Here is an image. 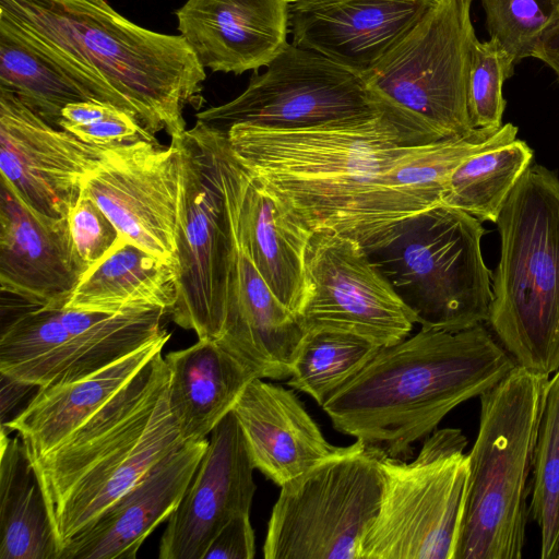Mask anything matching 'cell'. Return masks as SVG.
I'll return each instance as SVG.
<instances>
[{
    "mask_svg": "<svg viewBox=\"0 0 559 559\" xmlns=\"http://www.w3.org/2000/svg\"><path fill=\"white\" fill-rule=\"evenodd\" d=\"M85 272L67 217L32 209L1 176V292L35 305L64 306Z\"/></svg>",
    "mask_w": 559,
    "mask_h": 559,
    "instance_id": "obj_19",
    "label": "cell"
},
{
    "mask_svg": "<svg viewBox=\"0 0 559 559\" xmlns=\"http://www.w3.org/2000/svg\"><path fill=\"white\" fill-rule=\"evenodd\" d=\"M308 284L299 319L307 331L336 330L380 347L406 338L415 319L355 240L313 231L305 257Z\"/></svg>",
    "mask_w": 559,
    "mask_h": 559,
    "instance_id": "obj_14",
    "label": "cell"
},
{
    "mask_svg": "<svg viewBox=\"0 0 559 559\" xmlns=\"http://www.w3.org/2000/svg\"><path fill=\"white\" fill-rule=\"evenodd\" d=\"M67 221L75 252L87 271L116 246L120 235L105 212L81 193Z\"/></svg>",
    "mask_w": 559,
    "mask_h": 559,
    "instance_id": "obj_36",
    "label": "cell"
},
{
    "mask_svg": "<svg viewBox=\"0 0 559 559\" xmlns=\"http://www.w3.org/2000/svg\"><path fill=\"white\" fill-rule=\"evenodd\" d=\"M437 0H289L293 45L360 74L373 68Z\"/></svg>",
    "mask_w": 559,
    "mask_h": 559,
    "instance_id": "obj_18",
    "label": "cell"
},
{
    "mask_svg": "<svg viewBox=\"0 0 559 559\" xmlns=\"http://www.w3.org/2000/svg\"><path fill=\"white\" fill-rule=\"evenodd\" d=\"M490 38L519 62L559 15V0H480Z\"/></svg>",
    "mask_w": 559,
    "mask_h": 559,
    "instance_id": "obj_34",
    "label": "cell"
},
{
    "mask_svg": "<svg viewBox=\"0 0 559 559\" xmlns=\"http://www.w3.org/2000/svg\"><path fill=\"white\" fill-rule=\"evenodd\" d=\"M243 432L229 412L209 445L160 538V559H204L211 543L233 518L250 513L257 485Z\"/></svg>",
    "mask_w": 559,
    "mask_h": 559,
    "instance_id": "obj_17",
    "label": "cell"
},
{
    "mask_svg": "<svg viewBox=\"0 0 559 559\" xmlns=\"http://www.w3.org/2000/svg\"><path fill=\"white\" fill-rule=\"evenodd\" d=\"M105 147L49 124L15 94L0 88V171L37 212L67 217Z\"/></svg>",
    "mask_w": 559,
    "mask_h": 559,
    "instance_id": "obj_16",
    "label": "cell"
},
{
    "mask_svg": "<svg viewBox=\"0 0 559 559\" xmlns=\"http://www.w3.org/2000/svg\"><path fill=\"white\" fill-rule=\"evenodd\" d=\"M59 128L99 147L128 144L143 139L157 142L134 114L100 102L67 105L61 111Z\"/></svg>",
    "mask_w": 559,
    "mask_h": 559,
    "instance_id": "obj_35",
    "label": "cell"
},
{
    "mask_svg": "<svg viewBox=\"0 0 559 559\" xmlns=\"http://www.w3.org/2000/svg\"><path fill=\"white\" fill-rule=\"evenodd\" d=\"M382 451L356 440L281 487L265 559H360L383 492Z\"/></svg>",
    "mask_w": 559,
    "mask_h": 559,
    "instance_id": "obj_10",
    "label": "cell"
},
{
    "mask_svg": "<svg viewBox=\"0 0 559 559\" xmlns=\"http://www.w3.org/2000/svg\"><path fill=\"white\" fill-rule=\"evenodd\" d=\"M16 299L1 329L0 373L31 386L75 381L168 333L162 310L102 312Z\"/></svg>",
    "mask_w": 559,
    "mask_h": 559,
    "instance_id": "obj_11",
    "label": "cell"
},
{
    "mask_svg": "<svg viewBox=\"0 0 559 559\" xmlns=\"http://www.w3.org/2000/svg\"><path fill=\"white\" fill-rule=\"evenodd\" d=\"M289 0H187L179 35L204 69L242 74L267 67L288 44Z\"/></svg>",
    "mask_w": 559,
    "mask_h": 559,
    "instance_id": "obj_22",
    "label": "cell"
},
{
    "mask_svg": "<svg viewBox=\"0 0 559 559\" xmlns=\"http://www.w3.org/2000/svg\"><path fill=\"white\" fill-rule=\"evenodd\" d=\"M168 404L185 442L205 439L257 374L215 340L199 338L165 357Z\"/></svg>",
    "mask_w": 559,
    "mask_h": 559,
    "instance_id": "obj_27",
    "label": "cell"
},
{
    "mask_svg": "<svg viewBox=\"0 0 559 559\" xmlns=\"http://www.w3.org/2000/svg\"><path fill=\"white\" fill-rule=\"evenodd\" d=\"M533 158V150L519 139L467 157L451 174L442 204L496 223Z\"/></svg>",
    "mask_w": 559,
    "mask_h": 559,
    "instance_id": "obj_30",
    "label": "cell"
},
{
    "mask_svg": "<svg viewBox=\"0 0 559 559\" xmlns=\"http://www.w3.org/2000/svg\"><path fill=\"white\" fill-rule=\"evenodd\" d=\"M255 555L254 532L250 513L229 520L211 543L204 559H252Z\"/></svg>",
    "mask_w": 559,
    "mask_h": 559,
    "instance_id": "obj_37",
    "label": "cell"
},
{
    "mask_svg": "<svg viewBox=\"0 0 559 559\" xmlns=\"http://www.w3.org/2000/svg\"><path fill=\"white\" fill-rule=\"evenodd\" d=\"M500 259L491 273L487 324L516 366L559 370V178L531 165L497 222Z\"/></svg>",
    "mask_w": 559,
    "mask_h": 559,
    "instance_id": "obj_6",
    "label": "cell"
},
{
    "mask_svg": "<svg viewBox=\"0 0 559 559\" xmlns=\"http://www.w3.org/2000/svg\"><path fill=\"white\" fill-rule=\"evenodd\" d=\"M180 183L177 143L163 147L143 139L105 147L103 158L83 180L81 193L96 202L121 238L178 267Z\"/></svg>",
    "mask_w": 559,
    "mask_h": 559,
    "instance_id": "obj_15",
    "label": "cell"
},
{
    "mask_svg": "<svg viewBox=\"0 0 559 559\" xmlns=\"http://www.w3.org/2000/svg\"><path fill=\"white\" fill-rule=\"evenodd\" d=\"M233 201L239 248L277 299L298 314L308 292L305 257L313 231L237 157Z\"/></svg>",
    "mask_w": 559,
    "mask_h": 559,
    "instance_id": "obj_23",
    "label": "cell"
},
{
    "mask_svg": "<svg viewBox=\"0 0 559 559\" xmlns=\"http://www.w3.org/2000/svg\"><path fill=\"white\" fill-rule=\"evenodd\" d=\"M514 66L513 58L497 40L475 39L466 92L472 128L498 129L502 126V115L507 105L502 86L504 81L513 75Z\"/></svg>",
    "mask_w": 559,
    "mask_h": 559,
    "instance_id": "obj_33",
    "label": "cell"
},
{
    "mask_svg": "<svg viewBox=\"0 0 559 559\" xmlns=\"http://www.w3.org/2000/svg\"><path fill=\"white\" fill-rule=\"evenodd\" d=\"M483 222L445 204L407 216L359 243L425 329L461 331L487 322L491 271Z\"/></svg>",
    "mask_w": 559,
    "mask_h": 559,
    "instance_id": "obj_7",
    "label": "cell"
},
{
    "mask_svg": "<svg viewBox=\"0 0 559 559\" xmlns=\"http://www.w3.org/2000/svg\"><path fill=\"white\" fill-rule=\"evenodd\" d=\"M176 142L181 183L176 230L178 299L169 314L199 338L221 336L238 259L233 183L236 157L226 133L195 121Z\"/></svg>",
    "mask_w": 559,
    "mask_h": 559,
    "instance_id": "obj_8",
    "label": "cell"
},
{
    "mask_svg": "<svg viewBox=\"0 0 559 559\" xmlns=\"http://www.w3.org/2000/svg\"><path fill=\"white\" fill-rule=\"evenodd\" d=\"M238 243V242H237ZM306 330L238 246L225 320L216 342L257 377L289 378Z\"/></svg>",
    "mask_w": 559,
    "mask_h": 559,
    "instance_id": "obj_25",
    "label": "cell"
},
{
    "mask_svg": "<svg viewBox=\"0 0 559 559\" xmlns=\"http://www.w3.org/2000/svg\"><path fill=\"white\" fill-rule=\"evenodd\" d=\"M178 267L120 237L116 246L81 277L63 307L123 312L162 310L170 314L178 299Z\"/></svg>",
    "mask_w": 559,
    "mask_h": 559,
    "instance_id": "obj_28",
    "label": "cell"
},
{
    "mask_svg": "<svg viewBox=\"0 0 559 559\" xmlns=\"http://www.w3.org/2000/svg\"><path fill=\"white\" fill-rule=\"evenodd\" d=\"M233 413L254 467L280 487L343 448L324 438L292 390L264 378L248 383Z\"/></svg>",
    "mask_w": 559,
    "mask_h": 559,
    "instance_id": "obj_24",
    "label": "cell"
},
{
    "mask_svg": "<svg viewBox=\"0 0 559 559\" xmlns=\"http://www.w3.org/2000/svg\"><path fill=\"white\" fill-rule=\"evenodd\" d=\"M225 133L239 163L312 231L358 243L425 211L395 185L392 169L418 146L445 139L394 105L309 127L236 123Z\"/></svg>",
    "mask_w": 559,
    "mask_h": 559,
    "instance_id": "obj_1",
    "label": "cell"
},
{
    "mask_svg": "<svg viewBox=\"0 0 559 559\" xmlns=\"http://www.w3.org/2000/svg\"><path fill=\"white\" fill-rule=\"evenodd\" d=\"M0 559H60L47 501L19 436L1 435Z\"/></svg>",
    "mask_w": 559,
    "mask_h": 559,
    "instance_id": "obj_29",
    "label": "cell"
},
{
    "mask_svg": "<svg viewBox=\"0 0 559 559\" xmlns=\"http://www.w3.org/2000/svg\"><path fill=\"white\" fill-rule=\"evenodd\" d=\"M532 473L528 507L540 533V557L559 559V370L548 382Z\"/></svg>",
    "mask_w": 559,
    "mask_h": 559,
    "instance_id": "obj_32",
    "label": "cell"
},
{
    "mask_svg": "<svg viewBox=\"0 0 559 559\" xmlns=\"http://www.w3.org/2000/svg\"><path fill=\"white\" fill-rule=\"evenodd\" d=\"M169 338L168 332L75 381L38 388L2 429L17 432L32 461L47 454L105 405Z\"/></svg>",
    "mask_w": 559,
    "mask_h": 559,
    "instance_id": "obj_26",
    "label": "cell"
},
{
    "mask_svg": "<svg viewBox=\"0 0 559 559\" xmlns=\"http://www.w3.org/2000/svg\"><path fill=\"white\" fill-rule=\"evenodd\" d=\"M158 349L62 443L32 461L60 552L163 457L183 445Z\"/></svg>",
    "mask_w": 559,
    "mask_h": 559,
    "instance_id": "obj_3",
    "label": "cell"
},
{
    "mask_svg": "<svg viewBox=\"0 0 559 559\" xmlns=\"http://www.w3.org/2000/svg\"><path fill=\"white\" fill-rule=\"evenodd\" d=\"M381 347L359 335L336 330L307 331L287 384L323 406L353 379Z\"/></svg>",
    "mask_w": 559,
    "mask_h": 559,
    "instance_id": "obj_31",
    "label": "cell"
},
{
    "mask_svg": "<svg viewBox=\"0 0 559 559\" xmlns=\"http://www.w3.org/2000/svg\"><path fill=\"white\" fill-rule=\"evenodd\" d=\"M531 57L549 66L559 79V15L540 35Z\"/></svg>",
    "mask_w": 559,
    "mask_h": 559,
    "instance_id": "obj_38",
    "label": "cell"
},
{
    "mask_svg": "<svg viewBox=\"0 0 559 559\" xmlns=\"http://www.w3.org/2000/svg\"><path fill=\"white\" fill-rule=\"evenodd\" d=\"M467 439L435 430L412 462L381 453L383 492L360 559H453L468 487Z\"/></svg>",
    "mask_w": 559,
    "mask_h": 559,
    "instance_id": "obj_9",
    "label": "cell"
},
{
    "mask_svg": "<svg viewBox=\"0 0 559 559\" xmlns=\"http://www.w3.org/2000/svg\"><path fill=\"white\" fill-rule=\"evenodd\" d=\"M473 0H437L405 36L362 78L384 100L420 118L441 136L474 128L467 79L477 38Z\"/></svg>",
    "mask_w": 559,
    "mask_h": 559,
    "instance_id": "obj_12",
    "label": "cell"
},
{
    "mask_svg": "<svg viewBox=\"0 0 559 559\" xmlns=\"http://www.w3.org/2000/svg\"><path fill=\"white\" fill-rule=\"evenodd\" d=\"M391 103L364 78L317 52L287 44L266 67L252 74L233 100L195 115L197 121L226 132L236 123L299 128L379 112Z\"/></svg>",
    "mask_w": 559,
    "mask_h": 559,
    "instance_id": "obj_13",
    "label": "cell"
},
{
    "mask_svg": "<svg viewBox=\"0 0 559 559\" xmlns=\"http://www.w3.org/2000/svg\"><path fill=\"white\" fill-rule=\"evenodd\" d=\"M209 440L185 442L157 462L61 550L60 559H134L145 538L179 504Z\"/></svg>",
    "mask_w": 559,
    "mask_h": 559,
    "instance_id": "obj_20",
    "label": "cell"
},
{
    "mask_svg": "<svg viewBox=\"0 0 559 559\" xmlns=\"http://www.w3.org/2000/svg\"><path fill=\"white\" fill-rule=\"evenodd\" d=\"M0 12L105 79L153 135L180 138L185 107L204 102L206 74L185 38L142 27L106 0H0Z\"/></svg>",
    "mask_w": 559,
    "mask_h": 559,
    "instance_id": "obj_4",
    "label": "cell"
},
{
    "mask_svg": "<svg viewBox=\"0 0 559 559\" xmlns=\"http://www.w3.org/2000/svg\"><path fill=\"white\" fill-rule=\"evenodd\" d=\"M550 377L515 366L480 399L453 559H520L535 449Z\"/></svg>",
    "mask_w": 559,
    "mask_h": 559,
    "instance_id": "obj_5",
    "label": "cell"
},
{
    "mask_svg": "<svg viewBox=\"0 0 559 559\" xmlns=\"http://www.w3.org/2000/svg\"><path fill=\"white\" fill-rule=\"evenodd\" d=\"M515 366L483 323L461 331L421 328L381 347L322 408L336 430L404 460L452 409Z\"/></svg>",
    "mask_w": 559,
    "mask_h": 559,
    "instance_id": "obj_2",
    "label": "cell"
},
{
    "mask_svg": "<svg viewBox=\"0 0 559 559\" xmlns=\"http://www.w3.org/2000/svg\"><path fill=\"white\" fill-rule=\"evenodd\" d=\"M0 88L56 128L62 109L81 102L110 104L139 118L132 103L99 74L1 12Z\"/></svg>",
    "mask_w": 559,
    "mask_h": 559,
    "instance_id": "obj_21",
    "label": "cell"
}]
</instances>
